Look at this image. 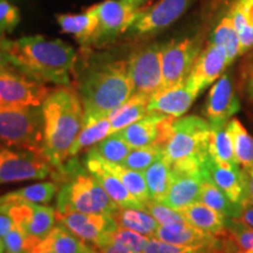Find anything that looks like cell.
Masks as SVG:
<instances>
[{
	"mask_svg": "<svg viewBox=\"0 0 253 253\" xmlns=\"http://www.w3.org/2000/svg\"><path fill=\"white\" fill-rule=\"evenodd\" d=\"M0 45L14 68L40 82L60 86L71 84L78 55L75 49L60 39L42 36L24 37L17 40L0 38Z\"/></svg>",
	"mask_w": 253,
	"mask_h": 253,
	"instance_id": "6da1fadb",
	"label": "cell"
},
{
	"mask_svg": "<svg viewBox=\"0 0 253 253\" xmlns=\"http://www.w3.org/2000/svg\"><path fill=\"white\" fill-rule=\"evenodd\" d=\"M43 116V154L53 168L69 160L72 145L84 125V109L75 88L53 89L41 104Z\"/></svg>",
	"mask_w": 253,
	"mask_h": 253,
	"instance_id": "7a4b0ae2",
	"label": "cell"
},
{
	"mask_svg": "<svg viewBox=\"0 0 253 253\" xmlns=\"http://www.w3.org/2000/svg\"><path fill=\"white\" fill-rule=\"evenodd\" d=\"M78 91L84 104V125L108 118L134 94L128 60L87 67L78 78Z\"/></svg>",
	"mask_w": 253,
	"mask_h": 253,
	"instance_id": "3957f363",
	"label": "cell"
},
{
	"mask_svg": "<svg viewBox=\"0 0 253 253\" xmlns=\"http://www.w3.org/2000/svg\"><path fill=\"white\" fill-rule=\"evenodd\" d=\"M61 183L56 197V212L112 214L120 205L110 198L97 179L82 168L77 158H69L52 173Z\"/></svg>",
	"mask_w": 253,
	"mask_h": 253,
	"instance_id": "277c9868",
	"label": "cell"
},
{
	"mask_svg": "<svg viewBox=\"0 0 253 253\" xmlns=\"http://www.w3.org/2000/svg\"><path fill=\"white\" fill-rule=\"evenodd\" d=\"M211 126L199 116H185L175 120L172 132L164 148V155L172 169L203 170L209 156V136Z\"/></svg>",
	"mask_w": 253,
	"mask_h": 253,
	"instance_id": "5b68a950",
	"label": "cell"
},
{
	"mask_svg": "<svg viewBox=\"0 0 253 253\" xmlns=\"http://www.w3.org/2000/svg\"><path fill=\"white\" fill-rule=\"evenodd\" d=\"M0 145L43 153V116L40 107L0 108Z\"/></svg>",
	"mask_w": 253,
	"mask_h": 253,
	"instance_id": "8992f818",
	"label": "cell"
},
{
	"mask_svg": "<svg viewBox=\"0 0 253 253\" xmlns=\"http://www.w3.org/2000/svg\"><path fill=\"white\" fill-rule=\"evenodd\" d=\"M53 171L54 168L42 151L0 149V184L43 179Z\"/></svg>",
	"mask_w": 253,
	"mask_h": 253,
	"instance_id": "52a82bcc",
	"label": "cell"
},
{
	"mask_svg": "<svg viewBox=\"0 0 253 253\" xmlns=\"http://www.w3.org/2000/svg\"><path fill=\"white\" fill-rule=\"evenodd\" d=\"M52 89L17 68L0 72V108L40 107Z\"/></svg>",
	"mask_w": 253,
	"mask_h": 253,
	"instance_id": "ba28073f",
	"label": "cell"
},
{
	"mask_svg": "<svg viewBox=\"0 0 253 253\" xmlns=\"http://www.w3.org/2000/svg\"><path fill=\"white\" fill-rule=\"evenodd\" d=\"M134 94L151 95L162 88V45L153 43L136 50L128 59Z\"/></svg>",
	"mask_w": 253,
	"mask_h": 253,
	"instance_id": "9c48e42d",
	"label": "cell"
},
{
	"mask_svg": "<svg viewBox=\"0 0 253 253\" xmlns=\"http://www.w3.org/2000/svg\"><path fill=\"white\" fill-rule=\"evenodd\" d=\"M0 213H6L31 238L40 242L55 226L56 210L31 202H5Z\"/></svg>",
	"mask_w": 253,
	"mask_h": 253,
	"instance_id": "30bf717a",
	"label": "cell"
},
{
	"mask_svg": "<svg viewBox=\"0 0 253 253\" xmlns=\"http://www.w3.org/2000/svg\"><path fill=\"white\" fill-rule=\"evenodd\" d=\"M201 45L195 39L170 41L162 45V88L166 89L182 84L189 77Z\"/></svg>",
	"mask_w": 253,
	"mask_h": 253,
	"instance_id": "8fae6325",
	"label": "cell"
},
{
	"mask_svg": "<svg viewBox=\"0 0 253 253\" xmlns=\"http://www.w3.org/2000/svg\"><path fill=\"white\" fill-rule=\"evenodd\" d=\"M175 118L160 113H149L143 119L116 131L131 149L144 147L166 148L172 132Z\"/></svg>",
	"mask_w": 253,
	"mask_h": 253,
	"instance_id": "7c38bea8",
	"label": "cell"
},
{
	"mask_svg": "<svg viewBox=\"0 0 253 253\" xmlns=\"http://www.w3.org/2000/svg\"><path fill=\"white\" fill-rule=\"evenodd\" d=\"M99 19V28L94 45L108 43L134 24L140 9L123 0H104L93 6Z\"/></svg>",
	"mask_w": 253,
	"mask_h": 253,
	"instance_id": "4fadbf2b",
	"label": "cell"
},
{
	"mask_svg": "<svg viewBox=\"0 0 253 253\" xmlns=\"http://www.w3.org/2000/svg\"><path fill=\"white\" fill-rule=\"evenodd\" d=\"M56 221L96 249L103 248L109 233L118 229L110 214L56 212Z\"/></svg>",
	"mask_w": 253,
	"mask_h": 253,
	"instance_id": "5bb4252c",
	"label": "cell"
},
{
	"mask_svg": "<svg viewBox=\"0 0 253 253\" xmlns=\"http://www.w3.org/2000/svg\"><path fill=\"white\" fill-rule=\"evenodd\" d=\"M192 0H160L145 11L138 12L129 32L135 36H149L169 27L189 8Z\"/></svg>",
	"mask_w": 253,
	"mask_h": 253,
	"instance_id": "9a60e30c",
	"label": "cell"
},
{
	"mask_svg": "<svg viewBox=\"0 0 253 253\" xmlns=\"http://www.w3.org/2000/svg\"><path fill=\"white\" fill-rule=\"evenodd\" d=\"M226 66L229 63L225 50L210 42L207 48L201 50L196 59L194 67L185 80L186 84L199 95L221 77Z\"/></svg>",
	"mask_w": 253,
	"mask_h": 253,
	"instance_id": "2e32d148",
	"label": "cell"
},
{
	"mask_svg": "<svg viewBox=\"0 0 253 253\" xmlns=\"http://www.w3.org/2000/svg\"><path fill=\"white\" fill-rule=\"evenodd\" d=\"M240 109L238 96L227 74L221 75L209 91L205 103V118L211 126L226 125Z\"/></svg>",
	"mask_w": 253,
	"mask_h": 253,
	"instance_id": "e0dca14e",
	"label": "cell"
},
{
	"mask_svg": "<svg viewBox=\"0 0 253 253\" xmlns=\"http://www.w3.org/2000/svg\"><path fill=\"white\" fill-rule=\"evenodd\" d=\"M84 164L116 204L122 208L143 209L144 210L143 204L129 192L121 179L112 170L108 169L103 158H101L96 153H94L91 149L88 150Z\"/></svg>",
	"mask_w": 253,
	"mask_h": 253,
	"instance_id": "ac0fdd59",
	"label": "cell"
},
{
	"mask_svg": "<svg viewBox=\"0 0 253 253\" xmlns=\"http://www.w3.org/2000/svg\"><path fill=\"white\" fill-rule=\"evenodd\" d=\"M203 181L204 170L191 171L172 169L171 184L162 203L178 211L197 203L201 197Z\"/></svg>",
	"mask_w": 253,
	"mask_h": 253,
	"instance_id": "d6986e66",
	"label": "cell"
},
{
	"mask_svg": "<svg viewBox=\"0 0 253 253\" xmlns=\"http://www.w3.org/2000/svg\"><path fill=\"white\" fill-rule=\"evenodd\" d=\"M197 96L198 94L184 81L151 95L148 110L149 113H160L178 119L188 112Z\"/></svg>",
	"mask_w": 253,
	"mask_h": 253,
	"instance_id": "ffe728a7",
	"label": "cell"
},
{
	"mask_svg": "<svg viewBox=\"0 0 253 253\" xmlns=\"http://www.w3.org/2000/svg\"><path fill=\"white\" fill-rule=\"evenodd\" d=\"M209 178L229 197L233 203L242 205L244 201V182L242 168L217 163L209 155L203 167Z\"/></svg>",
	"mask_w": 253,
	"mask_h": 253,
	"instance_id": "44dd1931",
	"label": "cell"
},
{
	"mask_svg": "<svg viewBox=\"0 0 253 253\" xmlns=\"http://www.w3.org/2000/svg\"><path fill=\"white\" fill-rule=\"evenodd\" d=\"M43 251L54 253H99L96 248L79 238L67 227L59 223L30 252Z\"/></svg>",
	"mask_w": 253,
	"mask_h": 253,
	"instance_id": "7402d4cb",
	"label": "cell"
},
{
	"mask_svg": "<svg viewBox=\"0 0 253 253\" xmlns=\"http://www.w3.org/2000/svg\"><path fill=\"white\" fill-rule=\"evenodd\" d=\"M60 28L63 33L71 34L82 46L94 45L99 28V19L93 6L82 13L56 15Z\"/></svg>",
	"mask_w": 253,
	"mask_h": 253,
	"instance_id": "603a6c76",
	"label": "cell"
},
{
	"mask_svg": "<svg viewBox=\"0 0 253 253\" xmlns=\"http://www.w3.org/2000/svg\"><path fill=\"white\" fill-rule=\"evenodd\" d=\"M181 212L190 225L197 227L204 232L218 237H223L227 233L226 220L229 217L223 216L202 202L190 205Z\"/></svg>",
	"mask_w": 253,
	"mask_h": 253,
	"instance_id": "cb8c5ba5",
	"label": "cell"
},
{
	"mask_svg": "<svg viewBox=\"0 0 253 253\" xmlns=\"http://www.w3.org/2000/svg\"><path fill=\"white\" fill-rule=\"evenodd\" d=\"M149 100L150 96L147 95L132 94L125 103L114 110L108 116L112 125L110 135L147 116L149 114L148 110Z\"/></svg>",
	"mask_w": 253,
	"mask_h": 253,
	"instance_id": "d4e9b609",
	"label": "cell"
},
{
	"mask_svg": "<svg viewBox=\"0 0 253 253\" xmlns=\"http://www.w3.org/2000/svg\"><path fill=\"white\" fill-rule=\"evenodd\" d=\"M112 217L120 229L135 231L147 237H154L160 226L157 220L143 209L119 207Z\"/></svg>",
	"mask_w": 253,
	"mask_h": 253,
	"instance_id": "484cf974",
	"label": "cell"
},
{
	"mask_svg": "<svg viewBox=\"0 0 253 253\" xmlns=\"http://www.w3.org/2000/svg\"><path fill=\"white\" fill-rule=\"evenodd\" d=\"M143 175L149 191L150 201L163 202L172 178V167L167 160L166 155L151 164Z\"/></svg>",
	"mask_w": 253,
	"mask_h": 253,
	"instance_id": "4316f807",
	"label": "cell"
},
{
	"mask_svg": "<svg viewBox=\"0 0 253 253\" xmlns=\"http://www.w3.org/2000/svg\"><path fill=\"white\" fill-rule=\"evenodd\" d=\"M199 202L213 209L223 216L229 218H237L238 219L242 205L233 203L227 196L224 194L214 183L211 181L204 172V181L202 184V191Z\"/></svg>",
	"mask_w": 253,
	"mask_h": 253,
	"instance_id": "83f0119b",
	"label": "cell"
},
{
	"mask_svg": "<svg viewBox=\"0 0 253 253\" xmlns=\"http://www.w3.org/2000/svg\"><path fill=\"white\" fill-rule=\"evenodd\" d=\"M226 130L229 132L233 145L236 162L240 168L253 164V137L249 134L245 126L238 119L232 118L226 123Z\"/></svg>",
	"mask_w": 253,
	"mask_h": 253,
	"instance_id": "f1b7e54d",
	"label": "cell"
},
{
	"mask_svg": "<svg viewBox=\"0 0 253 253\" xmlns=\"http://www.w3.org/2000/svg\"><path fill=\"white\" fill-rule=\"evenodd\" d=\"M209 155L219 164L238 166L233 153L232 141L226 130V125L211 126L209 136Z\"/></svg>",
	"mask_w": 253,
	"mask_h": 253,
	"instance_id": "f546056e",
	"label": "cell"
},
{
	"mask_svg": "<svg viewBox=\"0 0 253 253\" xmlns=\"http://www.w3.org/2000/svg\"><path fill=\"white\" fill-rule=\"evenodd\" d=\"M210 42L219 46L220 48L225 50L229 65L237 56L240 55L239 34L238 31L236 30L233 19L230 13H227L225 17L221 19L219 24L214 28Z\"/></svg>",
	"mask_w": 253,
	"mask_h": 253,
	"instance_id": "4dcf8cb0",
	"label": "cell"
},
{
	"mask_svg": "<svg viewBox=\"0 0 253 253\" xmlns=\"http://www.w3.org/2000/svg\"><path fill=\"white\" fill-rule=\"evenodd\" d=\"M59 191L55 182H43L21 188L17 191L2 195L5 202H31L38 204H48ZM4 202V203H5Z\"/></svg>",
	"mask_w": 253,
	"mask_h": 253,
	"instance_id": "1f68e13d",
	"label": "cell"
},
{
	"mask_svg": "<svg viewBox=\"0 0 253 253\" xmlns=\"http://www.w3.org/2000/svg\"><path fill=\"white\" fill-rule=\"evenodd\" d=\"M104 163H106V166L108 167L109 170H112L121 179V182L129 190V192L136 199H138L143 204V207H145V204L150 201V196L149 191H148V186L147 183H145L143 172L129 169V168L122 166V164L110 163L107 162V161H104Z\"/></svg>",
	"mask_w": 253,
	"mask_h": 253,
	"instance_id": "d6a6232c",
	"label": "cell"
},
{
	"mask_svg": "<svg viewBox=\"0 0 253 253\" xmlns=\"http://www.w3.org/2000/svg\"><path fill=\"white\" fill-rule=\"evenodd\" d=\"M110 128H112V125H110L109 118H103L89 123V125H84L80 134L78 135L74 144L72 145L69 158L75 157L86 148L93 147L100 141H102L103 138H106L107 136H109Z\"/></svg>",
	"mask_w": 253,
	"mask_h": 253,
	"instance_id": "836d02e7",
	"label": "cell"
},
{
	"mask_svg": "<svg viewBox=\"0 0 253 253\" xmlns=\"http://www.w3.org/2000/svg\"><path fill=\"white\" fill-rule=\"evenodd\" d=\"M90 149L107 162L122 164L128 154L130 153L131 148L118 132H114L100 141L99 143L93 145Z\"/></svg>",
	"mask_w": 253,
	"mask_h": 253,
	"instance_id": "e575fe53",
	"label": "cell"
},
{
	"mask_svg": "<svg viewBox=\"0 0 253 253\" xmlns=\"http://www.w3.org/2000/svg\"><path fill=\"white\" fill-rule=\"evenodd\" d=\"M149 238L150 237L143 236L141 233L135 232V231L118 227V229L110 232L108 237H107L106 242H104V246L116 245L129 250V251L134 253H143Z\"/></svg>",
	"mask_w": 253,
	"mask_h": 253,
	"instance_id": "d590c367",
	"label": "cell"
},
{
	"mask_svg": "<svg viewBox=\"0 0 253 253\" xmlns=\"http://www.w3.org/2000/svg\"><path fill=\"white\" fill-rule=\"evenodd\" d=\"M164 156V149L160 147H144L131 149L122 166L136 171L144 172L154 162Z\"/></svg>",
	"mask_w": 253,
	"mask_h": 253,
	"instance_id": "8d00e7d4",
	"label": "cell"
},
{
	"mask_svg": "<svg viewBox=\"0 0 253 253\" xmlns=\"http://www.w3.org/2000/svg\"><path fill=\"white\" fill-rule=\"evenodd\" d=\"M144 210L149 212L161 226H171L178 224H189L181 211L170 208L162 202L149 201L145 204Z\"/></svg>",
	"mask_w": 253,
	"mask_h": 253,
	"instance_id": "74e56055",
	"label": "cell"
},
{
	"mask_svg": "<svg viewBox=\"0 0 253 253\" xmlns=\"http://www.w3.org/2000/svg\"><path fill=\"white\" fill-rule=\"evenodd\" d=\"M224 250L210 248H195V246H181L162 242L150 237L148 239L143 253H223ZM227 253V252H226Z\"/></svg>",
	"mask_w": 253,
	"mask_h": 253,
	"instance_id": "f35d334b",
	"label": "cell"
},
{
	"mask_svg": "<svg viewBox=\"0 0 253 253\" xmlns=\"http://www.w3.org/2000/svg\"><path fill=\"white\" fill-rule=\"evenodd\" d=\"M226 230L231 239L235 243L237 250L253 251V229L237 218H227Z\"/></svg>",
	"mask_w": 253,
	"mask_h": 253,
	"instance_id": "ab89813d",
	"label": "cell"
},
{
	"mask_svg": "<svg viewBox=\"0 0 253 253\" xmlns=\"http://www.w3.org/2000/svg\"><path fill=\"white\" fill-rule=\"evenodd\" d=\"M5 253H27L33 250L38 243L36 239L28 237L20 227L15 225L2 238Z\"/></svg>",
	"mask_w": 253,
	"mask_h": 253,
	"instance_id": "60d3db41",
	"label": "cell"
},
{
	"mask_svg": "<svg viewBox=\"0 0 253 253\" xmlns=\"http://www.w3.org/2000/svg\"><path fill=\"white\" fill-rule=\"evenodd\" d=\"M20 11L8 0H0V38H5L20 23Z\"/></svg>",
	"mask_w": 253,
	"mask_h": 253,
	"instance_id": "b9f144b4",
	"label": "cell"
},
{
	"mask_svg": "<svg viewBox=\"0 0 253 253\" xmlns=\"http://www.w3.org/2000/svg\"><path fill=\"white\" fill-rule=\"evenodd\" d=\"M243 182H244V201L242 205L253 204V164L242 168Z\"/></svg>",
	"mask_w": 253,
	"mask_h": 253,
	"instance_id": "7bdbcfd3",
	"label": "cell"
},
{
	"mask_svg": "<svg viewBox=\"0 0 253 253\" xmlns=\"http://www.w3.org/2000/svg\"><path fill=\"white\" fill-rule=\"evenodd\" d=\"M238 219L253 229V204L242 205V210Z\"/></svg>",
	"mask_w": 253,
	"mask_h": 253,
	"instance_id": "ee69618b",
	"label": "cell"
},
{
	"mask_svg": "<svg viewBox=\"0 0 253 253\" xmlns=\"http://www.w3.org/2000/svg\"><path fill=\"white\" fill-rule=\"evenodd\" d=\"M15 226L12 218L6 213H0V239H2Z\"/></svg>",
	"mask_w": 253,
	"mask_h": 253,
	"instance_id": "f6af8a7d",
	"label": "cell"
},
{
	"mask_svg": "<svg viewBox=\"0 0 253 253\" xmlns=\"http://www.w3.org/2000/svg\"><path fill=\"white\" fill-rule=\"evenodd\" d=\"M97 252L99 253H134L129 250L123 249L121 246H116V245H106L103 248L97 249Z\"/></svg>",
	"mask_w": 253,
	"mask_h": 253,
	"instance_id": "bcb514c9",
	"label": "cell"
},
{
	"mask_svg": "<svg viewBox=\"0 0 253 253\" xmlns=\"http://www.w3.org/2000/svg\"><path fill=\"white\" fill-rule=\"evenodd\" d=\"M12 67H13V65L9 61L8 55L6 54L4 48L0 45V72H4L6 69H9Z\"/></svg>",
	"mask_w": 253,
	"mask_h": 253,
	"instance_id": "7dc6e473",
	"label": "cell"
},
{
	"mask_svg": "<svg viewBox=\"0 0 253 253\" xmlns=\"http://www.w3.org/2000/svg\"><path fill=\"white\" fill-rule=\"evenodd\" d=\"M123 1H126V2H128V4H131V5L136 6V7H138V6H140L142 2H144L145 0H123Z\"/></svg>",
	"mask_w": 253,
	"mask_h": 253,
	"instance_id": "c3c4849f",
	"label": "cell"
},
{
	"mask_svg": "<svg viewBox=\"0 0 253 253\" xmlns=\"http://www.w3.org/2000/svg\"><path fill=\"white\" fill-rule=\"evenodd\" d=\"M249 94H250V96H251L253 99V78H252V80L249 84Z\"/></svg>",
	"mask_w": 253,
	"mask_h": 253,
	"instance_id": "681fc988",
	"label": "cell"
},
{
	"mask_svg": "<svg viewBox=\"0 0 253 253\" xmlns=\"http://www.w3.org/2000/svg\"><path fill=\"white\" fill-rule=\"evenodd\" d=\"M27 253H54V252H50V251H43V252H27Z\"/></svg>",
	"mask_w": 253,
	"mask_h": 253,
	"instance_id": "f907efd6",
	"label": "cell"
},
{
	"mask_svg": "<svg viewBox=\"0 0 253 253\" xmlns=\"http://www.w3.org/2000/svg\"><path fill=\"white\" fill-rule=\"evenodd\" d=\"M4 197H2V196H0V204H2V203H4Z\"/></svg>",
	"mask_w": 253,
	"mask_h": 253,
	"instance_id": "816d5d0a",
	"label": "cell"
},
{
	"mask_svg": "<svg viewBox=\"0 0 253 253\" xmlns=\"http://www.w3.org/2000/svg\"><path fill=\"white\" fill-rule=\"evenodd\" d=\"M1 148H2V147H1V145H0V149H1Z\"/></svg>",
	"mask_w": 253,
	"mask_h": 253,
	"instance_id": "f5cc1de1",
	"label": "cell"
},
{
	"mask_svg": "<svg viewBox=\"0 0 253 253\" xmlns=\"http://www.w3.org/2000/svg\"><path fill=\"white\" fill-rule=\"evenodd\" d=\"M223 253H225V252H223Z\"/></svg>",
	"mask_w": 253,
	"mask_h": 253,
	"instance_id": "db71d44e",
	"label": "cell"
}]
</instances>
